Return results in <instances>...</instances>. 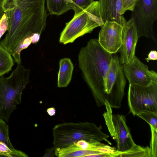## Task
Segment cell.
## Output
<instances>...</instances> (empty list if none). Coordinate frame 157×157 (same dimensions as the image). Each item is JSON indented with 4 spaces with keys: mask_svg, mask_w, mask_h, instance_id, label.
Here are the masks:
<instances>
[{
    "mask_svg": "<svg viewBox=\"0 0 157 157\" xmlns=\"http://www.w3.org/2000/svg\"><path fill=\"white\" fill-rule=\"evenodd\" d=\"M131 17L139 38L145 37L156 41L153 24L157 19V0H137Z\"/></svg>",
    "mask_w": 157,
    "mask_h": 157,
    "instance_id": "52a82bcc",
    "label": "cell"
},
{
    "mask_svg": "<svg viewBox=\"0 0 157 157\" xmlns=\"http://www.w3.org/2000/svg\"><path fill=\"white\" fill-rule=\"evenodd\" d=\"M59 71L58 73L57 87L67 86L71 80L74 67L71 59L64 58L59 60Z\"/></svg>",
    "mask_w": 157,
    "mask_h": 157,
    "instance_id": "9a60e30c",
    "label": "cell"
},
{
    "mask_svg": "<svg viewBox=\"0 0 157 157\" xmlns=\"http://www.w3.org/2000/svg\"><path fill=\"white\" fill-rule=\"evenodd\" d=\"M136 115L145 121L149 125L157 128V112L145 111Z\"/></svg>",
    "mask_w": 157,
    "mask_h": 157,
    "instance_id": "7402d4cb",
    "label": "cell"
},
{
    "mask_svg": "<svg viewBox=\"0 0 157 157\" xmlns=\"http://www.w3.org/2000/svg\"><path fill=\"white\" fill-rule=\"evenodd\" d=\"M68 3H72V2L71 0H65Z\"/></svg>",
    "mask_w": 157,
    "mask_h": 157,
    "instance_id": "f546056e",
    "label": "cell"
},
{
    "mask_svg": "<svg viewBox=\"0 0 157 157\" xmlns=\"http://www.w3.org/2000/svg\"><path fill=\"white\" fill-rule=\"evenodd\" d=\"M47 112L49 115L52 116L55 115L56 110L55 107H51L47 109Z\"/></svg>",
    "mask_w": 157,
    "mask_h": 157,
    "instance_id": "f1b7e54d",
    "label": "cell"
},
{
    "mask_svg": "<svg viewBox=\"0 0 157 157\" xmlns=\"http://www.w3.org/2000/svg\"><path fill=\"white\" fill-rule=\"evenodd\" d=\"M9 25V19L6 14L4 13L0 20V39L7 31Z\"/></svg>",
    "mask_w": 157,
    "mask_h": 157,
    "instance_id": "d4e9b609",
    "label": "cell"
},
{
    "mask_svg": "<svg viewBox=\"0 0 157 157\" xmlns=\"http://www.w3.org/2000/svg\"><path fill=\"white\" fill-rule=\"evenodd\" d=\"M124 73L129 84L146 86L157 82V73L150 70L147 66L135 56L129 63L122 65Z\"/></svg>",
    "mask_w": 157,
    "mask_h": 157,
    "instance_id": "8fae6325",
    "label": "cell"
},
{
    "mask_svg": "<svg viewBox=\"0 0 157 157\" xmlns=\"http://www.w3.org/2000/svg\"><path fill=\"white\" fill-rule=\"evenodd\" d=\"M105 23L101 16L99 1H94L66 23L60 34L59 42L63 44L72 43L78 37L102 26Z\"/></svg>",
    "mask_w": 157,
    "mask_h": 157,
    "instance_id": "5b68a950",
    "label": "cell"
},
{
    "mask_svg": "<svg viewBox=\"0 0 157 157\" xmlns=\"http://www.w3.org/2000/svg\"><path fill=\"white\" fill-rule=\"evenodd\" d=\"M56 147H53L46 149L43 157H53L56 156Z\"/></svg>",
    "mask_w": 157,
    "mask_h": 157,
    "instance_id": "4316f807",
    "label": "cell"
},
{
    "mask_svg": "<svg viewBox=\"0 0 157 157\" xmlns=\"http://www.w3.org/2000/svg\"><path fill=\"white\" fill-rule=\"evenodd\" d=\"M151 129V138L149 148L152 157H157V128L150 125Z\"/></svg>",
    "mask_w": 157,
    "mask_h": 157,
    "instance_id": "cb8c5ba5",
    "label": "cell"
},
{
    "mask_svg": "<svg viewBox=\"0 0 157 157\" xmlns=\"http://www.w3.org/2000/svg\"><path fill=\"white\" fill-rule=\"evenodd\" d=\"M40 35L35 34L28 37L23 40L12 55L14 61L17 64L21 63V51L27 48L31 44L37 43L40 40Z\"/></svg>",
    "mask_w": 157,
    "mask_h": 157,
    "instance_id": "d6986e66",
    "label": "cell"
},
{
    "mask_svg": "<svg viewBox=\"0 0 157 157\" xmlns=\"http://www.w3.org/2000/svg\"><path fill=\"white\" fill-rule=\"evenodd\" d=\"M45 0H0V20L5 13L9 20L7 32L0 44L13 55L21 42L46 27Z\"/></svg>",
    "mask_w": 157,
    "mask_h": 157,
    "instance_id": "6da1fadb",
    "label": "cell"
},
{
    "mask_svg": "<svg viewBox=\"0 0 157 157\" xmlns=\"http://www.w3.org/2000/svg\"><path fill=\"white\" fill-rule=\"evenodd\" d=\"M126 83L119 58L116 54L113 55L105 87V100L112 108L117 109L121 106Z\"/></svg>",
    "mask_w": 157,
    "mask_h": 157,
    "instance_id": "8992f818",
    "label": "cell"
},
{
    "mask_svg": "<svg viewBox=\"0 0 157 157\" xmlns=\"http://www.w3.org/2000/svg\"><path fill=\"white\" fill-rule=\"evenodd\" d=\"M0 157H28L27 155L21 151L12 149L5 143L0 142Z\"/></svg>",
    "mask_w": 157,
    "mask_h": 157,
    "instance_id": "ffe728a7",
    "label": "cell"
},
{
    "mask_svg": "<svg viewBox=\"0 0 157 157\" xmlns=\"http://www.w3.org/2000/svg\"><path fill=\"white\" fill-rule=\"evenodd\" d=\"M48 10L50 14L59 15L72 9V3L65 0H46Z\"/></svg>",
    "mask_w": 157,
    "mask_h": 157,
    "instance_id": "2e32d148",
    "label": "cell"
},
{
    "mask_svg": "<svg viewBox=\"0 0 157 157\" xmlns=\"http://www.w3.org/2000/svg\"><path fill=\"white\" fill-rule=\"evenodd\" d=\"M72 10L76 15L83 10L90 4L94 0H71Z\"/></svg>",
    "mask_w": 157,
    "mask_h": 157,
    "instance_id": "603a6c76",
    "label": "cell"
},
{
    "mask_svg": "<svg viewBox=\"0 0 157 157\" xmlns=\"http://www.w3.org/2000/svg\"><path fill=\"white\" fill-rule=\"evenodd\" d=\"M147 61L156 60L157 59V52L156 50H151L149 53L148 57L145 59Z\"/></svg>",
    "mask_w": 157,
    "mask_h": 157,
    "instance_id": "83f0119b",
    "label": "cell"
},
{
    "mask_svg": "<svg viewBox=\"0 0 157 157\" xmlns=\"http://www.w3.org/2000/svg\"><path fill=\"white\" fill-rule=\"evenodd\" d=\"M30 74V69L20 64L9 77L0 76V118L8 121L21 101L22 92L29 83Z\"/></svg>",
    "mask_w": 157,
    "mask_h": 157,
    "instance_id": "3957f363",
    "label": "cell"
},
{
    "mask_svg": "<svg viewBox=\"0 0 157 157\" xmlns=\"http://www.w3.org/2000/svg\"><path fill=\"white\" fill-rule=\"evenodd\" d=\"M53 144L56 148L66 147L81 140L89 142L105 141L111 144L109 136L101 127L88 122H65L58 124L52 129Z\"/></svg>",
    "mask_w": 157,
    "mask_h": 157,
    "instance_id": "277c9868",
    "label": "cell"
},
{
    "mask_svg": "<svg viewBox=\"0 0 157 157\" xmlns=\"http://www.w3.org/2000/svg\"><path fill=\"white\" fill-rule=\"evenodd\" d=\"M101 16L106 21H115L120 24L122 15V0H99Z\"/></svg>",
    "mask_w": 157,
    "mask_h": 157,
    "instance_id": "5bb4252c",
    "label": "cell"
},
{
    "mask_svg": "<svg viewBox=\"0 0 157 157\" xmlns=\"http://www.w3.org/2000/svg\"><path fill=\"white\" fill-rule=\"evenodd\" d=\"M13 60L11 54L0 44V76L12 70Z\"/></svg>",
    "mask_w": 157,
    "mask_h": 157,
    "instance_id": "e0dca14e",
    "label": "cell"
},
{
    "mask_svg": "<svg viewBox=\"0 0 157 157\" xmlns=\"http://www.w3.org/2000/svg\"><path fill=\"white\" fill-rule=\"evenodd\" d=\"M120 24L122 27L121 46L118 51L119 57L122 65L130 63L135 56L136 45L139 39L136 27L133 19L127 21L122 15Z\"/></svg>",
    "mask_w": 157,
    "mask_h": 157,
    "instance_id": "30bf717a",
    "label": "cell"
},
{
    "mask_svg": "<svg viewBox=\"0 0 157 157\" xmlns=\"http://www.w3.org/2000/svg\"><path fill=\"white\" fill-rule=\"evenodd\" d=\"M122 32V27L119 23L106 21L99 32V43L108 52L115 54L121 46Z\"/></svg>",
    "mask_w": 157,
    "mask_h": 157,
    "instance_id": "7c38bea8",
    "label": "cell"
},
{
    "mask_svg": "<svg viewBox=\"0 0 157 157\" xmlns=\"http://www.w3.org/2000/svg\"><path fill=\"white\" fill-rule=\"evenodd\" d=\"M128 100L134 116L145 111L157 112V82L146 86L129 84Z\"/></svg>",
    "mask_w": 157,
    "mask_h": 157,
    "instance_id": "ba28073f",
    "label": "cell"
},
{
    "mask_svg": "<svg viewBox=\"0 0 157 157\" xmlns=\"http://www.w3.org/2000/svg\"><path fill=\"white\" fill-rule=\"evenodd\" d=\"M116 157H152L149 147L135 145L129 150L123 152L117 151Z\"/></svg>",
    "mask_w": 157,
    "mask_h": 157,
    "instance_id": "ac0fdd59",
    "label": "cell"
},
{
    "mask_svg": "<svg viewBox=\"0 0 157 157\" xmlns=\"http://www.w3.org/2000/svg\"><path fill=\"white\" fill-rule=\"evenodd\" d=\"M105 105L106 111L103 117L111 136L116 141L117 150L123 152L129 150L136 144L126 124L125 117L113 114L112 108L107 101Z\"/></svg>",
    "mask_w": 157,
    "mask_h": 157,
    "instance_id": "9c48e42d",
    "label": "cell"
},
{
    "mask_svg": "<svg viewBox=\"0 0 157 157\" xmlns=\"http://www.w3.org/2000/svg\"><path fill=\"white\" fill-rule=\"evenodd\" d=\"M0 142L6 144L10 148L15 149L9 136V126L3 119L0 118Z\"/></svg>",
    "mask_w": 157,
    "mask_h": 157,
    "instance_id": "44dd1931",
    "label": "cell"
},
{
    "mask_svg": "<svg viewBox=\"0 0 157 157\" xmlns=\"http://www.w3.org/2000/svg\"><path fill=\"white\" fill-rule=\"evenodd\" d=\"M101 152L92 150V142L81 140L66 147L57 148L56 154L59 157H88Z\"/></svg>",
    "mask_w": 157,
    "mask_h": 157,
    "instance_id": "4fadbf2b",
    "label": "cell"
},
{
    "mask_svg": "<svg viewBox=\"0 0 157 157\" xmlns=\"http://www.w3.org/2000/svg\"><path fill=\"white\" fill-rule=\"evenodd\" d=\"M112 56L96 39H90L78 55L79 67L98 107L105 105V82Z\"/></svg>",
    "mask_w": 157,
    "mask_h": 157,
    "instance_id": "7a4b0ae2",
    "label": "cell"
},
{
    "mask_svg": "<svg viewBox=\"0 0 157 157\" xmlns=\"http://www.w3.org/2000/svg\"><path fill=\"white\" fill-rule=\"evenodd\" d=\"M137 0H122V15L127 10L132 11Z\"/></svg>",
    "mask_w": 157,
    "mask_h": 157,
    "instance_id": "484cf974",
    "label": "cell"
}]
</instances>
